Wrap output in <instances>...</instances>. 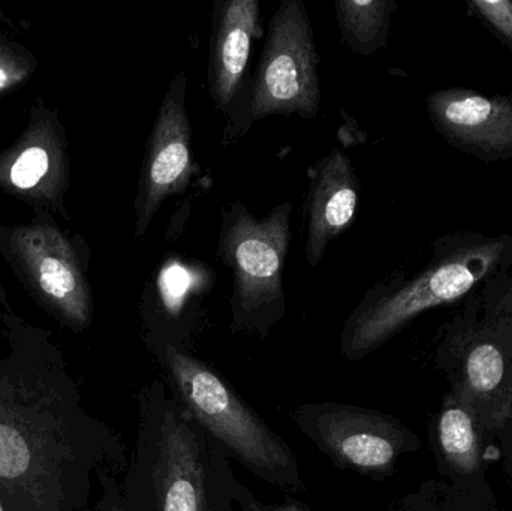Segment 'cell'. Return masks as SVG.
<instances>
[{
	"label": "cell",
	"instance_id": "cell-1",
	"mask_svg": "<svg viewBox=\"0 0 512 511\" xmlns=\"http://www.w3.org/2000/svg\"><path fill=\"white\" fill-rule=\"evenodd\" d=\"M9 342L0 359V501L5 511H72L75 405L48 333L2 308Z\"/></svg>",
	"mask_w": 512,
	"mask_h": 511
},
{
	"label": "cell",
	"instance_id": "cell-2",
	"mask_svg": "<svg viewBox=\"0 0 512 511\" xmlns=\"http://www.w3.org/2000/svg\"><path fill=\"white\" fill-rule=\"evenodd\" d=\"M24 224H0V255L30 299L74 332L90 327L95 296L89 281L92 249L56 216L32 210Z\"/></svg>",
	"mask_w": 512,
	"mask_h": 511
},
{
	"label": "cell",
	"instance_id": "cell-3",
	"mask_svg": "<svg viewBox=\"0 0 512 511\" xmlns=\"http://www.w3.org/2000/svg\"><path fill=\"white\" fill-rule=\"evenodd\" d=\"M319 54L303 0H283L268 24L267 39L252 80L228 117L224 146L273 114L312 120L321 108Z\"/></svg>",
	"mask_w": 512,
	"mask_h": 511
},
{
	"label": "cell",
	"instance_id": "cell-4",
	"mask_svg": "<svg viewBox=\"0 0 512 511\" xmlns=\"http://www.w3.org/2000/svg\"><path fill=\"white\" fill-rule=\"evenodd\" d=\"M292 210L294 206L285 201L256 218L240 200L222 210L218 255L233 282L236 330L271 326L285 312L283 267L291 248Z\"/></svg>",
	"mask_w": 512,
	"mask_h": 511
},
{
	"label": "cell",
	"instance_id": "cell-5",
	"mask_svg": "<svg viewBox=\"0 0 512 511\" xmlns=\"http://www.w3.org/2000/svg\"><path fill=\"white\" fill-rule=\"evenodd\" d=\"M165 363L189 413L264 479L291 485L297 479L294 456L209 366L167 347Z\"/></svg>",
	"mask_w": 512,
	"mask_h": 511
},
{
	"label": "cell",
	"instance_id": "cell-6",
	"mask_svg": "<svg viewBox=\"0 0 512 511\" xmlns=\"http://www.w3.org/2000/svg\"><path fill=\"white\" fill-rule=\"evenodd\" d=\"M489 264V257L481 255L460 258L432 267L402 287L373 288L346 323L343 351L352 359L372 353L421 312L468 293Z\"/></svg>",
	"mask_w": 512,
	"mask_h": 511
},
{
	"label": "cell",
	"instance_id": "cell-7",
	"mask_svg": "<svg viewBox=\"0 0 512 511\" xmlns=\"http://www.w3.org/2000/svg\"><path fill=\"white\" fill-rule=\"evenodd\" d=\"M71 186V155L59 110L36 98L21 134L0 152V192L69 221L66 194Z\"/></svg>",
	"mask_w": 512,
	"mask_h": 511
},
{
	"label": "cell",
	"instance_id": "cell-8",
	"mask_svg": "<svg viewBox=\"0 0 512 511\" xmlns=\"http://www.w3.org/2000/svg\"><path fill=\"white\" fill-rule=\"evenodd\" d=\"M186 93L188 77L179 72L168 86L147 138L134 204L137 239L149 231L164 201L183 194L197 173Z\"/></svg>",
	"mask_w": 512,
	"mask_h": 511
},
{
	"label": "cell",
	"instance_id": "cell-9",
	"mask_svg": "<svg viewBox=\"0 0 512 511\" xmlns=\"http://www.w3.org/2000/svg\"><path fill=\"white\" fill-rule=\"evenodd\" d=\"M316 440L331 458L364 474H387L417 440L393 417L351 407H330L316 417Z\"/></svg>",
	"mask_w": 512,
	"mask_h": 511
},
{
	"label": "cell",
	"instance_id": "cell-10",
	"mask_svg": "<svg viewBox=\"0 0 512 511\" xmlns=\"http://www.w3.org/2000/svg\"><path fill=\"white\" fill-rule=\"evenodd\" d=\"M262 35L259 0H218L212 15L207 87L216 110L230 117L245 90L252 45Z\"/></svg>",
	"mask_w": 512,
	"mask_h": 511
},
{
	"label": "cell",
	"instance_id": "cell-11",
	"mask_svg": "<svg viewBox=\"0 0 512 511\" xmlns=\"http://www.w3.org/2000/svg\"><path fill=\"white\" fill-rule=\"evenodd\" d=\"M360 186L345 152L331 150L309 170L304 255L310 267L324 260L328 245L345 233L357 215Z\"/></svg>",
	"mask_w": 512,
	"mask_h": 511
},
{
	"label": "cell",
	"instance_id": "cell-12",
	"mask_svg": "<svg viewBox=\"0 0 512 511\" xmlns=\"http://www.w3.org/2000/svg\"><path fill=\"white\" fill-rule=\"evenodd\" d=\"M156 492L159 511H207L200 441L191 420L165 414L158 441Z\"/></svg>",
	"mask_w": 512,
	"mask_h": 511
},
{
	"label": "cell",
	"instance_id": "cell-13",
	"mask_svg": "<svg viewBox=\"0 0 512 511\" xmlns=\"http://www.w3.org/2000/svg\"><path fill=\"white\" fill-rule=\"evenodd\" d=\"M430 110L447 134L486 149L512 146V104L471 93H436Z\"/></svg>",
	"mask_w": 512,
	"mask_h": 511
},
{
	"label": "cell",
	"instance_id": "cell-14",
	"mask_svg": "<svg viewBox=\"0 0 512 511\" xmlns=\"http://www.w3.org/2000/svg\"><path fill=\"white\" fill-rule=\"evenodd\" d=\"M436 450L444 474L463 485H477L486 467V440L465 402L448 393L435 423Z\"/></svg>",
	"mask_w": 512,
	"mask_h": 511
},
{
	"label": "cell",
	"instance_id": "cell-15",
	"mask_svg": "<svg viewBox=\"0 0 512 511\" xmlns=\"http://www.w3.org/2000/svg\"><path fill=\"white\" fill-rule=\"evenodd\" d=\"M391 6L387 0H337L340 38L354 53L370 56L387 44Z\"/></svg>",
	"mask_w": 512,
	"mask_h": 511
},
{
	"label": "cell",
	"instance_id": "cell-16",
	"mask_svg": "<svg viewBox=\"0 0 512 511\" xmlns=\"http://www.w3.org/2000/svg\"><path fill=\"white\" fill-rule=\"evenodd\" d=\"M36 71L35 53L8 33L0 32V99L26 86Z\"/></svg>",
	"mask_w": 512,
	"mask_h": 511
},
{
	"label": "cell",
	"instance_id": "cell-17",
	"mask_svg": "<svg viewBox=\"0 0 512 511\" xmlns=\"http://www.w3.org/2000/svg\"><path fill=\"white\" fill-rule=\"evenodd\" d=\"M480 14L512 41V2L508 0H474Z\"/></svg>",
	"mask_w": 512,
	"mask_h": 511
},
{
	"label": "cell",
	"instance_id": "cell-18",
	"mask_svg": "<svg viewBox=\"0 0 512 511\" xmlns=\"http://www.w3.org/2000/svg\"><path fill=\"white\" fill-rule=\"evenodd\" d=\"M239 503L242 511H306L297 506H265L255 501L246 491L240 494Z\"/></svg>",
	"mask_w": 512,
	"mask_h": 511
},
{
	"label": "cell",
	"instance_id": "cell-19",
	"mask_svg": "<svg viewBox=\"0 0 512 511\" xmlns=\"http://www.w3.org/2000/svg\"><path fill=\"white\" fill-rule=\"evenodd\" d=\"M0 306H2V308H8V306H11L9 305L8 297H6L5 288H3L2 281H0Z\"/></svg>",
	"mask_w": 512,
	"mask_h": 511
},
{
	"label": "cell",
	"instance_id": "cell-20",
	"mask_svg": "<svg viewBox=\"0 0 512 511\" xmlns=\"http://www.w3.org/2000/svg\"><path fill=\"white\" fill-rule=\"evenodd\" d=\"M0 511H5V507H3L2 501H0Z\"/></svg>",
	"mask_w": 512,
	"mask_h": 511
}]
</instances>
